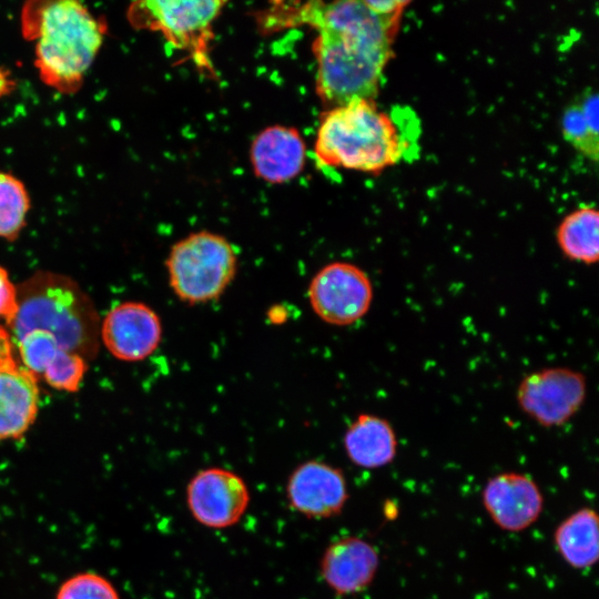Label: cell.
Masks as SVG:
<instances>
[{"label": "cell", "mask_w": 599, "mask_h": 599, "mask_svg": "<svg viewBox=\"0 0 599 599\" xmlns=\"http://www.w3.org/2000/svg\"><path fill=\"white\" fill-rule=\"evenodd\" d=\"M300 19L317 29V91L338 105L375 95L390 55L396 18L376 14L365 1L311 2Z\"/></svg>", "instance_id": "6da1fadb"}, {"label": "cell", "mask_w": 599, "mask_h": 599, "mask_svg": "<svg viewBox=\"0 0 599 599\" xmlns=\"http://www.w3.org/2000/svg\"><path fill=\"white\" fill-rule=\"evenodd\" d=\"M22 22L41 80L64 93L78 89L102 47L103 23L75 0L30 3Z\"/></svg>", "instance_id": "7a4b0ae2"}, {"label": "cell", "mask_w": 599, "mask_h": 599, "mask_svg": "<svg viewBox=\"0 0 599 599\" xmlns=\"http://www.w3.org/2000/svg\"><path fill=\"white\" fill-rule=\"evenodd\" d=\"M8 327L14 345L27 333L41 329L83 359L98 352L99 321L93 303L63 275L39 273L17 287V311Z\"/></svg>", "instance_id": "3957f363"}, {"label": "cell", "mask_w": 599, "mask_h": 599, "mask_svg": "<svg viewBox=\"0 0 599 599\" xmlns=\"http://www.w3.org/2000/svg\"><path fill=\"white\" fill-rule=\"evenodd\" d=\"M403 151L394 123L367 99H353L326 113L315 143L322 163L367 172L394 164Z\"/></svg>", "instance_id": "277c9868"}, {"label": "cell", "mask_w": 599, "mask_h": 599, "mask_svg": "<svg viewBox=\"0 0 599 599\" xmlns=\"http://www.w3.org/2000/svg\"><path fill=\"white\" fill-rule=\"evenodd\" d=\"M166 267L174 294L194 305L223 294L236 274L237 257L225 237L202 231L172 246Z\"/></svg>", "instance_id": "5b68a950"}, {"label": "cell", "mask_w": 599, "mask_h": 599, "mask_svg": "<svg viewBox=\"0 0 599 599\" xmlns=\"http://www.w3.org/2000/svg\"><path fill=\"white\" fill-rule=\"evenodd\" d=\"M586 397L585 374L566 366L531 372L521 378L516 390L520 410L545 428L567 424L580 410Z\"/></svg>", "instance_id": "8992f818"}, {"label": "cell", "mask_w": 599, "mask_h": 599, "mask_svg": "<svg viewBox=\"0 0 599 599\" xmlns=\"http://www.w3.org/2000/svg\"><path fill=\"white\" fill-rule=\"evenodd\" d=\"M314 313L335 326H347L363 318L370 308L374 288L367 273L347 262L322 267L307 291Z\"/></svg>", "instance_id": "52a82bcc"}, {"label": "cell", "mask_w": 599, "mask_h": 599, "mask_svg": "<svg viewBox=\"0 0 599 599\" xmlns=\"http://www.w3.org/2000/svg\"><path fill=\"white\" fill-rule=\"evenodd\" d=\"M185 496L192 517L213 529L235 525L250 504L248 487L243 478L220 467L199 470L190 479Z\"/></svg>", "instance_id": "ba28073f"}, {"label": "cell", "mask_w": 599, "mask_h": 599, "mask_svg": "<svg viewBox=\"0 0 599 599\" xmlns=\"http://www.w3.org/2000/svg\"><path fill=\"white\" fill-rule=\"evenodd\" d=\"M223 4L211 0L138 1L129 9V19L135 27L161 31L173 44L190 47L206 33Z\"/></svg>", "instance_id": "9c48e42d"}, {"label": "cell", "mask_w": 599, "mask_h": 599, "mask_svg": "<svg viewBox=\"0 0 599 599\" xmlns=\"http://www.w3.org/2000/svg\"><path fill=\"white\" fill-rule=\"evenodd\" d=\"M290 507L313 519H326L342 512L347 499V483L343 471L319 460L300 464L286 484Z\"/></svg>", "instance_id": "30bf717a"}, {"label": "cell", "mask_w": 599, "mask_h": 599, "mask_svg": "<svg viewBox=\"0 0 599 599\" xmlns=\"http://www.w3.org/2000/svg\"><path fill=\"white\" fill-rule=\"evenodd\" d=\"M481 499L495 525L511 532L530 527L544 507L542 494L535 480L516 471L490 477L483 489Z\"/></svg>", "instance_id": "8fae6325"}, {"label": "cell", "mask_w": 599, "mask_h": 599, "mask_svg": "<svg viewBox=\"0 0 599 599\" xmlns=\"http://www.w3.org/2000/svg\"><path fill=\"white\" fill-rule=\"evenodd\" d=\"M101 337L113 356L136 362L158 348L162 338V325L150 306L125 302L112 308L104 317Z\"/></svg>", "instance_id": "7c38bea8"}, {"label": "cell", "mask_w": 599, "mask_h": 599, "mask_svg": "<svg viewBox=\"0 0 599 599\" xmlns=\"http://www.w3.org/2000/svg\"><path fill=\"white\" fill-rule=\"evenodd\" d=\"M379 566L377 549L357 536L331 542L319 560V573L337 596L362 592L374 580Z\"/></svg>", "instance_id": "4fadbf2b"}, {"label": "cell", "mask_w": 599, "mask_h": 599, "mask_svg": "<svg viewBox=\"0 0 599 599\" xmlns=\"http://www.w3.org/2000/svg\"><path fill=\"white\" fill-rule=\"evenodd\" d=\"M24 367L34 376L61 390L75 392L87 369L85 359L61 346L57 338L41 329L23 335L16 344Z\"/></svg>", "instance_id": "5bb4252c"}, {"label": "cell", "mask_w": 599, "mask_h": 599, "mask_svg": "<svg viewBox=\"0 0 599 599\" xmlns=\"http://www.w3.org/2000/svg\"><path fill=\"white\" fill-rule=\"evenodd\" d=\"M251 155L258 177L271 183H282L302 171L305 144L295 129L274 125L255 138Z\"/></svg>", "instance_id": "9a60e30c"}, {"label": "cell", "mask_w": 599, "mask_h": 599, "mask_svg": "<svg viewBox=\"0 0 599 599\" xmlns=\"http://www.w3.org/2000/svg\"><path fill=\"white\" fill-rule=\"evenodd\" d=\"M37 376L13 362L0 367V440L20 437L38 412Z\"/></svg>", "instance_id": "2e32d148"}, {"label": "cell", "mask_w": 599, "mask_h": 599, "mask_svg": "<svg viewBox=\"0 0 599 599\" xmlns=\"http://www.w3.org/2000/svg\"><path fill=\"white\" fill-rule=\"evenodd\" d=\"M343 446L348 459L356 466L376 469L393 463L397 455V436L388 419L359 414L347 427Z\"/></svg>", "instance_id": "e0dca14e"}, {"label": "cell", "mask_w": 599, "mask_h": 599, "mask_svg": "<svg viewBox=\"0 0 599 599\" xmlns=\"http://www.w3.org/2000/svg\"><path fill=\"white\" fill-rule=\"evenodd\" d=\"M554 541L561 558L575 569L592 567L599 557L597 512L583 507L569 515L556 528Z\"/></svg>", "instance_id": "ac0fdd59"}, {"label": "cell", "mask_w": 599, "mask_h": 599, "mask_svg": "<svg viewBox=\"0 0 599 599\" xmlns=\"http://www.w3.org/2000/svg\"><path fill=\"white\" fill-rule=\"evenodd\" d=\"M556 238L568 260L585 265L599 260V213L590 206L568 214L559 224Z\"/></svg>", "instance_id": "d6986e66"}, {"label": "cell", "mask_w": 599, "mask_h": 599, "mask_svg": "<svg viewBox=\"0 0 599 599\" xmlns=\"http://www.w3.org/2000/svg\"><path fill=\"white\" fill-rule=\"evenodd\" d=\"M564 138L575 149L593 161L599 152V105L598 95L588 90L569 105L561 121Z\"/></svg>", "instance_id": "ffe728a7"}, {"label": "cell", "mask_w": 599, "mask_h": 599, "mask_svg": "<svg viewBox=\"0 0 599 599\" xmlns=\"http://www.w3.org/2000/svg\"><path fill=\"white\" fill-rule=\"evenodd\" d=\"M30 199L24 184L0 171V237L13 240L26 223Z\"/></svg>", "instance_id": "44dd1931"}, {"label": "cell", "mask_w": 599, "mask_h": 599, "mask_svg": "<svg viewBox=\"0 0 599 599\" xmlns=\"http://www.w3.org/2000/svg\"><path fill=\"white\" fill-rule=\"evenodd\" d=\"M57 599H119L114 587L103 577L84 572L68 579Z\"/></svg>", "instance_id": "7402d4cb"}, {"label": "cell", "mask_w": 599, "mask_h": 599, "mask_svg": "<svg viewBox=\"0 0 599 599\" xmlns=\"http://www.w3.org/2000/svg\"><path fill=\"white\" fill-rule=\"evenodd\" d=\"M17 311V287L9 280L8 273L0 267V317L7 324L12 319Z\"/></svg>", "instance_id": "603a6c76"}, {"label": "cell", "mask_w": 599, "mask_h": 599, "mask_svg": "<svg viewBox=\"0 0 599 599\" xmlns=\"http://www.w3.org/2000/svg\"><path fill=\"white\" fill-rule=\"evenodd\" d=\"M366 6L376 14L387 18H397L404 7L408 3L406 1L396 0H377L365 1Z\"/></svg>", "instance_id": "cb8c5ba5"}, {"label": "cell", "mask_w": 599, "mask_h": 599, "mask_svg": "<svg viewBox=\"0 0 599 599\" xmlns=\"http://www.w3.org/2000/svg\"><path fill=\"white\" fill-rule=\"evenodd\" d=\"M12 346L9 332L0 325V367L13 362Z\"/></svg>", "instance_id": "d4e9b609"}, {"label": "cell", "mask_w": 599, "mask_h": 599, "mask_svg": "<svg viewBox=\"0 0 599 599\" xmlns=\"http://www.w3.org/2000/svg\"><path fill=\"white\" fill-rule=\"evenodd\" d=\"M14 90V80L9 71L0 68V98L8 95Z\"/></svg>", "instance_id": "484cf974"}]
</instances>
